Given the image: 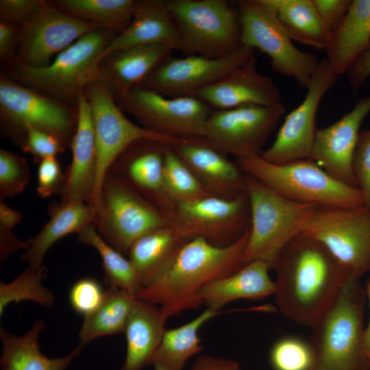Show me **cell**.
<instances>
[{
  "label": "cell",
  "mask_w": 370,
  "mask_h": 370,
  "mask_svg": "<svg viewBox=\"0 0 370 370\" xmlns=\"http://www.w3.org/2000/svg\"><path fill=\"white\" fill-rule=\"evenodd\" d=\"M271 269L275 272L274 295L281 314L312 328L351 278L322 244L303 232L284 247Z\"/></svg>",
  "instance_id": "cell-1"
},
{
  "label": "cell",
  "mask_w": 370,
  "mask_h": 370,
  "mask_svg": "<svg viewBox=\"0 0 370 370\" xmlns=\"http://www.w3.org/2000/svg\"><path fill=\"white\" fill-rule=\"evenodd\" d=\"M249 236V229L226 246L214 245L201 236L188 240L171 266L136 297L159 306L166 319L197 308L202 305L199 293L204 286L246 264Z\"/></svg>",
  "instance_id": "cell-2"
},
{
  "label": "cell",
  "mask_w": 370,
  "mask_h": 370,
  "mask_svg": "<svg viewBox=\"0 0 370 370\" xmlns=\"http://www.w3.org/2000/svg\"><path fill=\"white\" fill-rule=\"evenodd\" d=\"M365 289L349 278L333 304L312 328L310 370H369L365 347Z\"/></svg>",
  "instance_id": "cell-3"
},
{
  "label": "cell",
  "mask_w": 370,
  "mask_h": 370,
  "mask_svg": "<svg viewBox=\"0 0 370 370\" xmlns=\"http://www.w3.org/2000/svg\"><path fill=\"white\" fill-rule=\"evenodd\" d=\"M117 34L99 29L90 32L58 54L47 66L9 67L8 76L47 96L77 106L79 95L99 81L101 56Z\"/></svg>",
  "instance_id": "cell-4"
},
{
  "label": "cell",
  "mask_w": 370,
  "mask_h": 370,
  "mask_svg": "<svg viewBox=\"0 0 370 370\" xmlns=\"http://www.w3.org/2000/svg\"><path fill=\"white\" fill-rule=\"evenodd\" d=\"M241 170L284 197L318 206H365L361 190L333 177L310 158L273 164L260 156L237 158Z\"/></svg>",
  "instance_id": "cell-5"
},
{
  "label": "cell",
  "mask_w": 370,
  "mask_h": 370,
  "mask_svg": "<svg viewBox=\"0 0 370 370\" xmlns=\"http://www.w3.org/2000/svg\"><path fill=\"white\" fill-rule=\"evenodd\" d=\"M250 208L245 263L260 260L271 269L284 247L302 232L317 205L291 201L246 174Z\"/></svg>",
  "instance_id": "cell-6"
},
{
  "label": "cell",
  "mask_w": 370,
  "mask_h": 370,
  "mask_svg": "<svg viewBox=\"0 0 370 370\" xmlns=\"http://www.w3.org/2000/svg\"><path fill=\"white\" fill-rule=\"evenodd\" d=\"M178 30L175 49L187 56L219 58L241 44L237 9L225 0H166Z\"/></svg>",
  "instance_id": "cell-7"
},
{
  "label": "cell",
  "mask_w": 370,
  "mask_h": 370,
  "mask_svg": "<svg viewBox=\"0 0 370 370\" xmlns=\"http://www.w3.org/2000/svg\"><path fill=\"white\" fill-rule=\"evenodd\" d=\"M93 224L112 247L127 254L138 238L167 225L165 214L123 177L108 173L95 208Z\"/></svg>",
  "instance_id": "cell-8"
},
{
  "label": "cell",
  "mask_w": 370,
  "mask_h": 370,
  "mask_svg": "<svg viewBox=\"0 0 370 370\" xmlns=\"http://www.w3.org/2000/svg\"><path fill=\"white\" fill-rule=\"evenodd\" d=\"M0 120L3 135L19 147L29 125L58 137L68 147L75 132L77 109L1 74Z\"/></svg>",
  "instance_id": "cell-9"
},
{
  "label": "cell",
  "mask_w": 370,
  "mask_h": 370,
  "mask_svg": "<svg viewBox=\"0 0 370 370\" xmlns=\"http://www.w3.org/2000/svg\"><path fill=\"white\" fill-rule=\"evenodd\" d=\"M237 10L241 44L259 49L269 56L273 70L307 88L320 61L294 45L269 1L241 0Z\"/></svg>",
  "instance_id": "cell-10"
},
{
  "label": "cell",
  "mask_w": 370,
  "mask_h": 370,
  "mask_svg": "<svg viewBox=\"0 0 370 370\" xmlns=\"http://www.w3.org/2000/svg\"><path fill=\"white\" fill-rule=\"evenodd\" d=\"M84 94L91 111L97 156L94 188L87 203L95 208L106 175L114 162L130 145L143 139L172 145L180 138L151 132L129 120L99 81L87 86Z\"/></svg>",
  "instance_id": "cell-11"
},
{
  "label": "cell",
  "mask_w": 370,
  "mask_h": 370,
  "mask_svg": "<svg viewBox=\"0 0 370 370\" xmlns=\"http://www.w3.org/2000/svg\"><path fill=\"white\" fill-rule=\"evenodd\" d=\"M303 233L322 244L351 278L370 271V210L356 208L317 206Z\"/></svg>",
  "instance_id": "cell-12"
},
{
  "label": "cell",
  "mask_w": 370,
  "mask_h": 370,
  "mask_svg": "<svg viewBox=\"0 0 370 370\" xmlns=\"http://www.w3.org/2000/svg\"><path fill=\"white\" fill-rule=\"evenodd\" d=\"M165 215L167 225L185 238L201 236L217 246L233 243L250 227L246 192L233 199L210 195L176 204Z\"/></svg>",
  "instance_id": "cell-13"
},
{
  "label": "cell",
  "mask_w": 370,
  "mask_h": 370,
  "mask_svg": "<svg viewBox=\"0 0 370 370\" xmlns=\"http://www.w3.org/2000/svg\"><path fill=\"white\" fill-rule=\"evenodd\" d=\"M151 132L173 138L203 136L211 109L197 97H168L138 86L116 102Z\"/></svg>",
  "instance_id": "cell-14"
},
{
  "label": "cell",
  "mask_w": 370,
  "mask_h": 370,
  "mask_svg": "<svg viewBox=\"0 0 370 370\" xmlns=\"http://www.w3.org/2000/svg\"><path fill=\"white\" fill-rule=\"evenodd\" d=\"M284 112L282 104L215 110L206 120L202 137L223 154L236 159L260 156Z\"/></svg>",
  "instance_id": "cell-15"
},
{
  "label": "cell",
  "mask_w": 370,
  "mask_h": 370,
  "mask_svg": "<svg viewBox=\"0 0 370 370\" xmlns=\"http://www.w3.org/2000/svg\"><path fill=\"white\" fill-rule=\"evenodd\" d=\"M102 29L58 9L45 1L36 16L21 28L18 47L11 66L40 68L84 36Z\"/></svg>",
  "instance_id": "cell-16"
},
{
  "label": "cell",
  "mask_w": 370,
  "mask_h": 370,
  "mask_svg": "<svg viewBox=\"0 0 370 370\" xmlns=\"http://www.w3.org/2000/svg\"><path fill=\"white\" fill-rule=\"evenodd\" d=\"M338 76L330 72L326 59L319 62L302 102L288 113L273 144L260 155L273 164L310 158L317 130L316 116L321 101Z\"/></svg>",
  "instance_id": "cell-17"
},
{
  "label": "cell",
  "mask_w": 370,
  "mask_h": 370,
  "mask_svg": "<svg viewBox=\"0 0 370 370\" xmlns=\"http://www.w3.org/2000/svg\"><path fill=\"white\" fill-rule=\"evenodd\" d=\"M255 56V49L241 45L219 58L191 55L169 57L140 85L168 97H195L196 93L219 79Z\"/></svg>",
  "instance_id": "cell-18"
},
{
  "label": "cell",
  "mask_w": 370,
  "mask_h": 370,
  "mask_svg": "<svg viewBox=\"0 0 370 370\" xmlns=\"http://www.w3.org/2000/svg\"><path fill=\"white\" fill-rule=\"evenodd\" d=\"M370 113V95L332 125L317 129L310 159L335 179L358 187L352 169L360 127Z\"/></svg>",
  "instance_id": "cell-19"
},
{
  "label": "cell",
  "mask_w": 370,
  "mask_h": 370,
  "mask_svg": "<svg viewBox=\"0 0 370 370\" xmlns=\"http://www.w3.org/2000/svg\"><path fill=\"white\" fill-rule=\"evenodd\" d=\"M195 97L216 110L282 105L280 90L271 77L258 71L255 56L198 91Z\"/></svg>",
  "instance_id": "cell-20"
},
{
  "label": "cell",
  "mask_w": 370,
  "mask_h": 370,
  "mask_svg": "<svg viewBox=\"0 0 370 370\" xmlns=\"http://www.w3.org/2000/svg\"><path fill=\"white\" fill-rule=\"evenodd\" d=\"M170 145L212 196L229 199L245 193L246 174L205 138H180Z\"/></svg>",
  "instance_id": "cell-21"
},
{
  "label": "cell",
  "mask_w": 370,
  "mask_h": 370,
  "mask_svg": "<svg viewBox=\"0 0 370 370\" xmlns=\"http://www.w3.org/2000/svg\"><path fill=\"white\" fill-rule=\"evenodd\" d=\"M166 145L147 139L137 140L116 158L108 171L125 179L165 214L174 207L164 182V153Z\"/></svg>",
  "instance_id": "cell-22"
},
{
  "label": "cell",
  "mask_w": 370,
  "mask_h": 370,
  "mask_svg": "<svg viewBox=\"0 0 370 370\" xmlns=\"http://www.w3.org/2000/svg\"><path fill=\"white\" fill-rule=\"evenodd\" d=\"M174 49L173 44L154 43L112 52L101 62L99 82L118 102L140 86Z\"/></svg>",
  "instance_id": "cell-23"
},
{
  "label": "cell",
  "mask_w": 370,
  "mask_h": 370,
  "mask_svg": "<svg viewBox=\"0 0 370 370\" xmlns=\"http://www.w3.org/2000/svg\"><path fill=\"white\" fill-rule=\"evenodd\" d=\"M77 109V125L70 147L72 160L66 173L61 203H87L95 185L96 144L90 108L84 91L78 97Z\"/></svg>",
  "instance_id": "cell-24"
},
{
  "label": "cell",
  "mask_w": 370,
  "mask_h": 370,
  "mask_svg": "<svg viewBox=\"0 0 370 370\" xmlns=\"http://www.w3.org/2000/svg\"><path fill=\"white\" fill-rule=\"evenodd\" d=\"M178 37L166 0H138L131 22L106 47L101 60L112 52L134 46L170 43L175 47Z\"/></svg>",
  "instance_id": "cell-25"
},
{
  "label": "cell",
  "mask_w": 370,
  "mask_h": 370,
  "mask_svg": "<svg viewBox=\"0 0 370 370\" xmlns=\"http://www.w3.org/2000/svg\"><path fill=\"white\" fill-rule=\"evenodd\" d=\"M270 269L265 262H249L234 273L207 284L199 297L206 308L219 311L238 299H260L274 295L275 284Z\"/></svg>",
  "instance_id": "cell-26"
},
{
  "label": "cell",
  "mask_w": 370,
  "mask_h": 370,
  "mask_svg": "<svg viewBox=\"0 0 370 370\" xmlns=\"http://www.w3.org/2000/svg\"><path fill=\"white\" fill-rule=\"evenodd\" d=\"M166 320L159 306L136 299L123 332L127 347L121 370H142L151 363Z\"/></svg>",
  "instance_id": "cell-27"
},
{
  "label": "cell",
  "mask_w": 370,
  "mask_h": 370,
  "mask_svg": "<svg viewBox=\"0 0 370 370\" xmlns=\"http://www.w3.org/2000/svg\"><path fill=\"white\" fill-rule=\"evenodd\" d=\"M370 49V0H353L325 49L331 73L338 76Z\"/></svg>",
  "instance_id": "cell-28"
},
{
  "label": "cell",
  "mask_w": 370,
  "mask_h": 370,
  "mask_svg": "<svg viewBox=\"0 0 370 370\" xmlns=\"http://www.w3.org/2000/svg\"><path fill=\"white\" fill-rule=\"evenodd\" d=\"M188 241L167 225L134 242L127 255L143 288L171 266Z\"/></svg>",
  "instance_id": "cell-29"
},
{
  "label": "cell",
  "mask_w": 370,
  "mask_h": 370,
  "mask_svg": "<svg viewBox=\"0 0 370 370\" xmlns=\"http://www.w3.org/2000/svg\"><path fill=\"white\" fill-rule=\"evenodd\" d=\"M95 208L84 201L60 203L49 206L50 219L40 232L29 239V247L21 258L28 266L40 269L50 247L62 238L77 234L87 225L93 223Z\"/></svg>",
  "instance_id": "cell-30"
},
{
  "label": "cell",
  "mask_w": 370,
  "mask_h": 370,
  "mask_svg": "<svg viewBox=\"0 0 370 370\" xmlns=\"http://www.w3.org/2000/svg\"><path fill=\"white\" fill-rule=\"evenodd\" d=\"M42 321H36L24 334L16 336L0 329L2 343L1 370H66L82 348L77 346L70 354L60 358H49L40 351L38 338L45 328Z\"/></svg>",
  "instance_id": "cell-31"
},
{
  "label": "cell",
  "mask_w": 370,
  "mask_h": 370,
  "mask_svg": "<svg viewBox=\"0 0 370 370\" xmlns=\"http://www.w3.org/2000/svg\"><path fill=\"white\" fill-rule=\"evenodd\" d=\"M293 40L325 50L332 32L317 11L313 0H269Z\"/></svg>",
  "instance_id": "cell-32"
},
{
  "label": "cell",
  "mask_w": 370,
  "mask_h": 370,
  "mask_svg": "<svg viewBox=\"0 0 370 370\" xmlns=\"http://www.w3.org/2000/svg\"><path fill=\"white\" fill-rule=\"evenodd\" d=\"M219 313L206 308L186 323L166 330L151 360L153 370H183L188 360L202 350L200 328Z\"/></svg>",
  "instance_id": "cell-33"
},
{
  "label": "cell",
  "mask_w": 370,
  "mask_h": 370,
  "mask_svg": "<svg viewBox=\"0 0 370 370\" xmlns=\"http://www.w3.org/2000/svg\"><path fill=\"white\" fill-rule=\"evenodd\" d=\"M136 299L125 290L110 287L101 306L84 317L78 346L83 349L96 338L123 332Z\"/></svg>",
  "instance_id": "cell-34"
},
{
  "label": "cell",
  "mask_w": 370,
  "mask_h": 370,
  "mask_svg": "<svg viewBox=\"0 0 370 370\" xmlns=\"http://www.w3.org/2000/svg\"><path fill=\"white\" fill-rule=\"evenodd\" d=\"M62 12L101 28L121 33L131 22L136 0H55Z\"/></svg>",
  "instance_id": "cell-35"
},
{
  "label": "cell",
  "mask_w": 370,
  "mask_h": 370,
  "mask_svg": "<svg viewBox=\"0 0 370 370\" xmlns=\"http://www.w3.org/2000/svg\"><path fill=\"white\" fill-rule=\"evenodd\" d=\"M77 238L80 243L94 247L99 253L106 283L110 287L125 290L136 297L143 286L130 260L109 245L93 223L79 232Z\"/></svg>",
  "instance_id": "cell-36"
},
{
  "label": "cell",
  "mask_w": 370,
  "mask_h": 370,
  "mask_svg": "<svg viewBox=\"0 0 370 370\" xmlns=\"http://www.w3.org/2000/svg\"><path fill=\"white\" fill-rule=\"evenodd\" d=\"M163 173L166 191L174 206L212 195L170 145L164 149Z\"/></svg>",
  "instance_id": "cell-37"
},
{
  "label": "cell",
  "mask_w": 370,
  "mask_h": 370,
  "mask_svg": "<svg viewBox=\"0 0 370 370\" xmlns=\"http://www.w3.org/2000/svg\"><path fill=\"white\" fill-rule=\"evenodd\" d=\"M44 267L40 269L28 266L14 280L0 282V317L12 302L32 301L45 307H52L55 297L42 282Z\"/></svg>",
  "instance_id": "cell-38"
},
{
  "label": "cell",
  "mask_w": 370,
  "mask_h": 370,
  "mask_svg": "<svg viewBox=\"0 0 370 370\" xmlns=\"http://www.w3.org/2000/svg\"><path fill=\"white\" fill-rule=\"evenodd\" d=\"M313 359L310 343L293 336L276 341L269 352V362L273 370H310Z\"/></svg>",
  "instance_id": "cell-39"
},
{
  "label": "cell",
  "mask_w": 370,
  "mask_h": 370,
  "mask_svg": "<svg viewBox=\"0 0 370 370\" xmlns=\"http://www.w3.org/2000/svg\"><path fill=\"white\" fill-rule=\"evenodd\" d=\"M30 169L25 158L0 149V200L22 193L28 184Z\"/></svg>",
  "instance_id": "cell-40"
},
{
  "label": "cell",
  "mask_w": 370,
  "mask_h": 370,
  "mask_svg": "<svg viewBox=\"0 0 370 370\" xmlns=\"http://www.w3.org/2000/svg\"><path fill=\"white\" fill-rule=\"evenodd\" d=\"M100 282L95 278L86 277L76 281L71 287L69 301L73 310L84 317L95 312L106 296Z\"/></svg>",
  "instance_id": "cell-41"
},
{
  "label": "cell",
  "mask_w": 370,
  "mask_h": 370,
  "mask_svg": "<svg viewBox=\"0 0 370 370\" xmlns=\"http://www.w3.org/2000/svg\"><path fill=\"white\" fill-rule=\"evenodd\" d=\"M23 152L31 154L34 160H41L57 156L64 151L67 147L58 137L27 125L23 141L20 146Z\"/></svg>",
  "instance_id": "cell-42"
},
{
  "label": "cell",
  "mask_w": 370,
  "mask_h": 370,
  "mask_svg": "<svg viewBox=\"0 0 370 370\" xmlns=\"http://www.w3.org/2000/svg\"><path fill=\"white\" fill-rule=\"evenodd\" d=\"M352 169L357 186L364 195L365 206L370 210V128L359 134Z\"/></svg>",
  "instance_id": "cell-43"
},
{
  "label": "cell",
  "mask_w": 370,
  "mask_h": 370,
  "mask_svg": "<svg viewBox=\"0 0 370 370\" xmlns=\"http://www.w3.org/2000/svg\"><path fill=\"white\" fill-rule=\"evenodd\" d=\"M56 157L45 158L38 163L36 190L42 198L56 194L60 196L66 184V173Z\"/></svg>",
  "instance_id": "cell-44"
},
{
  "label": "cell",
  "mask_w": 370,
  "mask_h": 370,
  "mask_svg": "<svg viewBox=\"0 0 370 370\" xmlns=\"http://www.w3.org/2000/svg\"><path fill=\"white\" fill-rule=\"evenodd\" d=\"M44 2L45 0H1L0 21L22 28L36 16Z\"/></svg>",
  "instance_id": "cell-45"
},
{
  "label": "cell",
  "mask_w": 370,
  "mask_h": 370,
  "mask_svg": "<svg viewBox=\"0 0 370 370\" xmlns=\"http://www.w3.org/2000/svg\"><path fill=\"white\" fill-rule=\"evenodd\" d=\"M313 2L332 33L341 24L352 3L350 0H313Z\"/></svg>",
  "instance_id": "cell-46"
},
{
  "label": "cell",
  "mask_w": 370,
  "mask_h": 370,
  "mask_svg": "<svg viewBox=\"0 0 370 370\" xmlns=\"http://www.w3.org/2000/svg\"><path fill=\"white\" fill-rule=\"evenodd\" d=\"M21 28L0 21V60L11 66L16 56Z\"/></svg>",
  "instance_id": "cell-47"
},
{
  "label": "cell",
  "mask_w": 370,
  "mask_h": 370,
  "mask_svg": "<svg viewBox=\"0 0 370 370\" xmlns=\"http://www.w3.org/2000/svg\"><path fill=\"white\" fill-rule=\"evenodd\" d=\"M346 73L351 87L357 91L370 75V49L352 63Z\"/></svg>",
  "instance_id": "cell-48"
},
{
  "label": "cell",
  "mask_w": 370,
  "mask_h": 370,
  "mask_svg": "<svg viewBox=\"0 0 370 370\" xmlns=\"http://www.w3.org/2000/svg\"><path fill=\"white\" fill-rule=\"evenodd\" d=\"M189 370H240V366L234 360L205 354L198 357Z\"/></svg>",
  "instance_id": "cell-49"
},
{
  "label": "cell",
  "mask_w": 370,
  "mask_h": 370,
  "mask_svg": "<svg viewBox=\"0 0 370 370\" xmlns=\"http://www.w3.org/2000/svg\"><path fill=\"white\" fill-rule=\"evenodd\" d=\"M29 240L23 241L15 236L12 230L0 227V261L2 262L12 253L20 249H28Z\"/></svg>",
  "instance_id": "cell-50"
},
{
  "label": "cell",
  "mask_w": 370,
  "mask_h": 370,
  "mask_svg": "<svg viewBox=\"0 0 370 370\" xmlns=\"http://www.w3.org/2000/svg\"><path fill=\"white\" fill-rule=\"evenodd\" d=\"M22 219L21 212L10 207L3 200H0V227L12 230Z\"/></svg>",
  "instance_id": "cell-51"
},
{
  "label": "cell",
  "mask_w": 370,
  "mask_h": 370,
  "mask_svg": "<svg viewBox=\"0 0 370 370\" xmlns=\"http://www.w3.org/2000/svg\"><path fill=\"white\" fill-rule=\"evenodd\" d=\"M366 297H368L370 309V279L365 289ZM365 347L369 356L370 357V317L367 326L365 328Z\"/></svg>",
  "instance_id": "cell-52"
}]
</instances>
